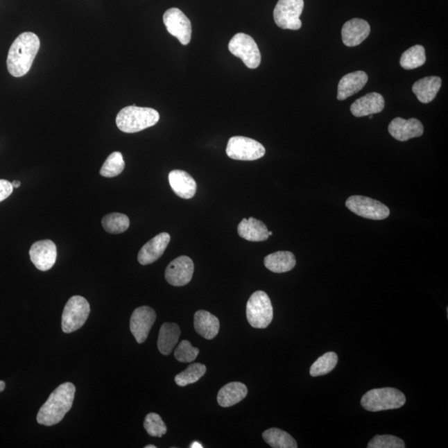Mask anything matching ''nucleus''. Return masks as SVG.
I'll return each mask as SVG.
<instances>
[{
	"label": "nucleus",
	"instance_id": "nucleus-7",
	"mask_svg": "<svg viewBox=\"0 0 448 448\" xmlns=\"http://www.w3.org/2000/svg\"><path fill=\"white\" fill-rule=\"evenodd\" d=\"M303 0H279L273 12L275 23L279 28L298 31L302 28Z\"/></svg>",
	"mask_w": 448,
	"mask_h": 448
},
{
	"label": "nucleus",
	"instance_id": "nucleus-38",
	"mask_svg": "<svg viewBox=\"0 0 448 448\" xmlns=\"http://www.w3.org/2000/svg\"><path fill=\"white\" fill-rule=\"evenodd\" d=\"M190 447L191 448H203V447L200 442H193L191 443V445H190Z\"/></svg>",
	"mask_w": 448,
	"mask_h": 448
},
{
	"label": "nucleus",
	"instance_id": "nucleus-16",
	"mask_svg": "<svg viewBox=\"0 0 448 448\" xmlns=\"http://www.w3.org/2000/svg\"><path fill=\"white\" fill-rule=\"evenodd\" d=\"M171 235L168 232L155 236L141 248L138 253V261L141 265H149L162 257L171 242Z\"/></svg>",
	"mask_w": 448,
	"mask_h": 448
},
{
	"label": "nucleus",
	"instance_id": "nucleus-39",
	"mask_svg": "<svg viewBox=\"0 0 448 448\" xmlns=\"http://www.w3.org/2000/svg\"><path fill=\"white\" fill-rule=\"evenodd\" d=\"M4 388H6V383L0 380V393L3 392Z\"/></svg>",
	"mask_w": 448,
	"mask_h": 448
},
{
	"label": "nucleus",
	"instance_id": "nucleus-3",
	"mask_svg": "<svg viewBox=\"0 0 448 448\" xmlns=\"http://www.w3.org/2000/svg\"><path fill=\"white\" fill-rule=\"evenodd\" d=\"M160 114L156 110L130 105L118 113L117 128L125 133H137L158 123Z\"/></svg>",
	"mask_w": 448,
	"mask_h": 448
},
{
	"label": "nucleus",
	"instance_id": "nucleus-13",
	"mask_svg": "<svg viewBox=\"0 0 448 448\" xmlns=\"http://www.w3.org/2000/svg\"><path fill=\"white\" fill-rule=\"evenodd\" d=\"M29 256L33 265L42 272L52 268L56 263L58 252L56 244L52 240H41L32 245Z\"/></svg>",
	"mask_w": 448,
	"mask_h": 448
},
{
	"label": "nucleus",
	"instance_id": "nucleus-22",
	"mask_svg": "<svg viewBox=\"0 0 448 448\" xmlns=\"http://www.w3.org/2000/svg\"><path fill=\"white\" fill-rule=\"evenodd\" d=\"M221 323L218 317L206 311H198L194 315V329L206 340H213L218 336Z\"/></svg>",
	"mask_w": 448,
	"mask_h": 448
},
{
	"label": "nucleus",
	"instance_id": "nucleus-28",
	"mask_svg": "<svg viewBox=\"0 0 448 448\" xmlns=\"http://www.w3.org/2000/svg\"><path fill=\"white\" fill-rule=\"evenodd\" d=\"M426 62L425 49L422 45H415L402 54L400 58V65L405 70L417 69Z\"/></svg>",
	"mask_w": 448,
	"mask_h": 448
},
{
	"label": "nucleus",
	"instance_id": "nucleus-6",
	"mask_svg": "<svg viewBox=\"0 0 448 448\" xmlns=\"http://www.w3.org/2000/svg\"><path fill=\"white\" fill-rule=\"evenodd\" d=\"M91 307L87 299L74 295L67 302L62 316V329L67 334L78 331L86 323Z\"/></svg>",
	"mask_w": 448,
	"mask_h": 448
},
{
	"label": "nucleus",
	"instance_id": "nucleus-1",
	"mask_svg": "<svg viewBox=\"0 0 448 448\" xmlns=\"http://www.w3.org/2000/svg\"><path fill=\"white\" fill-rule=\"evenodd\" d=\"M40 49V40L35 33H21L8 51L7 67L12 77L21 78L31 69Z\"/></svg>",
	"mask_w": 448,
	"mask_h": 448
},
{
	"label": "nucleus",
	"instance_id": "nucleus-31",
	"mask_svg": "<svg viewBox=\"0 0 448 448\" xmlns=\"http://www.w3.org/2000/svg\"><path fill=\"white\" fill-rule=\"evenodd\" d=\"M125 169L123 155L121 152H113L108 156L103 166H101L100 174L105 178H113L121 174Z\"/></svg>",
	"mask_w": 448,
	"mask_h": 448
},
{
	"label": "nucleus",
	"instance_id": "nucleus-25",
	"mask_svg": "<svg viewBox=\"0 0 448 448\" xmlns=\"http://www.w3.org/2000/svg\"><path fill=\"white\" fill-rule=\"evenodd\" d=\"M297 264L293 252L279 251L269 255L264 259V265L270 272L283 273L290 272Z\"/></svg>",
	"mask_w": 448,
	"mask_h": 448
},
{
	"label": "nucleus",
	"instance_id": "nucleus-10",
	"mask_svg": "<svg viewBox=\"0 0 448 448\" xmlns=\"http://www.w3.org/2000/svg\"><path fill=\"white\" fill-rule=\"evenodd\" d=\"M345 205L358 216L372 219V221H383L390 214V210L386 205L369 197L359 196L350 197Z\"/></svg>",
	"mask_w": 448,
	"mask_h": 448
},
{
	"label": "nucleus",
	"instance_id": "nucleus-2",
	"mask_svg": "<svg viewBox=\"0 0 448 448\" xmlns=\"http://www.w3.org/2000/svg\"><path fill=\"white\" fill-rule=\"evenodd\" d=\"M76 388L67 382L59 386L42 406L37 415L41 425L53 426L59 424L73 407Z\"/></svg>",
	"mask_w": 448,
	"mask_h": 448
},
{
	"label": "nucleus",
	"instance_id": "nucleus-35",
	"mask_svg": "<svg viewBox=\"0 0 448 448\" xmlns=\"http://www.w3.org/2000/svg\"><path fill=\"white\" fill-rule=\"evenodd\" d=\"M368 448H404L405 443L399 438L392 435H377L372 438Z\"/></svg>",
	"mask_w": 448,
	"mask_h": 448
},
{
	"label": "nucleus",
	"instance_id": "nucleus-14",
	"mask_svg": "<svg viewBox=\"0 0 448 448\" xmlns=\"http://www.w3.org/2000/svg\"><path fill=\"white\" fill-rule=\"evenodd\" d=\"M193 261L187 256H180L173 260L166 270V281L174 286H183L192 280Z\"/></svg>",
	"mask_w": 448,
	"mask_h": 448
},
{
	"label": "nucleus",
	"instance_id": "nucleus-18",
	"mask_svg": "<svg viewBox=\"0 0 448 448\" xmlns=\"http://www.w3.org/2000/svg\"><path fill=\"white\" fill-rule=\"evenodd\" d=\"M386 105L382 95L371 92L359 98L350 107V112L354 117H363L381 112Z\"/></svg>",
	"mask_w": 448,
	"mask_h": 448
},
{
	"label": "nucleus",
	"instance_id": "nucleus-24",
	"mask_svg": "<svg viewBox=\"0 0 448 448\" xmlns=\"http://www.w3.org/2000/svg\"><path fill=\"white\" fill-rule=\"evenodd\" d=\"M248 395V388L244 384L232 382L224 386L219 390L217 400L223 408L232 407L241 402Z\"/></svg>",
	"mask_w": 448,
	"mask_h": 448
},
{
	"label": "nucleus",
	"instance_id": "nucleus-41",
	"mask_svg": "<svg viewBox=\"0 0 448 448\" xmlns=\"http://www.w3.org/2000/svg\"><path fill=\"white\" fill-rule=\"evenodd\" d=\"M268 235L272 236L273 235V232L268 231Z\"/></svg>",
	"mask_w": 448,
	"mask_h": 448
},
{
	"label": "nucleus",
	"instance_id": "nucleus-21",
	"mask_svg": "<svg viewBox=\"0 0 448 448\" xmlns=\"http://www.w3.org/2000/svg\"><path fill=\"white\" fill-rule=\"evenodd\" d=\"M241 238L250 242H264L269 238L268 227L255 218H243L238 226Z\"/></svg>",
	"mask_w": 448,
	"mask_h": 448
},
{
	"label": "nucleus",
	"instance_id": "nucleus-27",
	"mask_svg": "<svg viewBox=\"0 0 448 448\" xmlns=\"http://www.w3.org/2000/svg\"><path fill=\"white\" fill-rule=\"evenodd\" d=\"M264 441L273 448H297L298 443L289 433L279 429L266 430L263 433Z\"/></svg>",
	"mask_w": 448,
	"mask_h": 448
},
{
	"label": "nucleus",
	"instance_id": "nucleus-5",
	"mask_svg": "<svg viewBox=\"0 0 448 448\" xmlns=\"http://www.w3.org/2000/svg\"><path fill=\"white\" fill-rule=\"evenodd\" d=\"M246 314L251 327L267 328L273 319V307L268 295L263 291H255L247 303Z\"/></svg>",
	"mask_w": 448,
	"mask_h": 448
},
{
	"label": "nucleus",
	"instance_id": "nucleus-36",
	"mask_svg": "<svg viewBox=\"0 0 448 448\" xmlns=\"http://www.w3.org/2000/svg\"><path fill=\"white\" fill-rule=\"evenodd\" d=\"M12 190H14V187H12L10 181L0 180V203L10 197L12 193Z\"/></svg>",
	"mask_w": 448,
	"mask_h": 448
},
{
	"label": "nucleus",
	"instance_id": "nucleus-37",
	"mask_svg": "<svg viewBox=\"0 0 448 448\" xmlns=\"http://www.w3.org/2000/svg\"><path fill=\"white\" fill-rule=\"evenodd\" d=\"M11 184L12 185V187L16 188V189L19 188L20 186H21V182L19 181V180H14V181L12 182Z\"/></svg>",
	"mask_w": 448,
	"mask_h": 448
},
{
	"label": "nucleus",
	"instance_id": "nucleus-33",
	"mask_svg": "<svg viewBox=\"0 0 448 448\" xmlns=\"http://www.w3.org/2000/svg\"><path fill=\"white\" fill-rule=\"evenodd\" d=\"M144 428L151 437L162 438L167 433L166 424L162 417L155 413L147 414L144 422Z\"/></svg>",
	"mask_w": 448,
	"mask_h": 448
},
{
	"label": "nucleus",
	"instance_id": "nucleus-19",
	"mask_svg": "<svg viewBox=\"0 0 448 448\" xmlns=\"http://www.w3.org/2000/svg\"><path fill=\"white\" fill-rule=\"evenodd\" d=\"M169 181L173 191L179 197L189 200L196 196V181L189 173L180 170L172 171L169 174Z\"/></svg>",
	"mask_w": 448,
	"mask_h": 448
},
{
	"label": "nucleus",
	"instance_id": "nucleus-30",
	"mask_svg": "<svg viewBox=\"0 0 448 448\" xmlns=\"http://www.w3.org/2000/svg\"><path fill=\"white\" fill-rule=\"evenodd\" d=\"M206 366L200 363H192L187 369L175 376V383L180 387H184L196 383L206 373Z\"/></svg>",
	"mask_w": 448,
	"mask_h": 448
},
{
	"label": "nucleus",
	"instance_id": "nucleus-32",
	"mask_svg": "<svg viewBox=\"0 0 448 448\" xmlns=\"http://www.w3.org/2000/svg\"><path fill=\"white\" fill-rule=\"evenodd\" d=\"M338 363V356L335 352H328L319 357L311 365L310 374L312 377H318L327 374L335 369Z\"/></svg>",
	"mask_w": 448,
	"mask_h": 448
},
{
	"label": "nucleus",
	"instance_id": "nucleus-17",
	"mask_svg": "<svg viewBox=\"0 0 448 448\" xmlns=\"http://www.w3.org/2000/svg\"><path fill=\"white\" fill-rule=\"evenodd\" d=\"M370 33V24L365 20L353 19L342 28V40L345 46H356L363 43Z\"/></svg>",
	"mask_w": 448,
	"mask_h": 448
},
{
	"label": "nucleus",
	"instance_id": "nucleus-11",
	"mask_svg": "<svg viewBox=\"0 0 448 448\" xmlns=\"http://www.w3.org/2000/svg\"><path fill=\"white\" fill-rule=\"evenodd\" d=\"M163 21L167 31L177 37L181 44H189L192 36V25L183 12L177 8H170L164 12Z\"/></svg>",
	"mask_w": 448,
	"mask_h": 448
},
{
	"label": "nucleus",
	"instance_id": "nucleus-26",
	"mask_svg": "<svg viewBox=\"0 0 448 448\" xmlns=\"http://www.w3.org/2000/svg\"><path fill=\"white\" fill-rule=\"evenodd\" d=\"M180 329L175 323H164L160 327L158 338V349L164 356H168L178 344Z\"/></svg>",
	"mask_w": 448,
	"mask_h": 448
},
{
	"label": "nucleus",
	"instance_id": "nucleus-29",
	"mask_svg": "<svg viewBox=\"0 0 448 448\" xmlns=\"http://www.w3.org/2000/svg\"><path fill=\"white\" fill-rule=\"evenodd\" d=\"M104 230L112 234H119L130 227V219L126 214L112 213L105 215L101 221Z\"/></svg>",
	"mask_w": 448,
	"mask_h": 448
},
{
	"label": "nucleus",
	"instance_id": "nucleus-23",
	"mask_svg": "<svg viewBox=\"0 0 448 448\" xmlns=\"http://www.w3.org/2000/svg\"><path fill=\"white\" fill-rule=\"evenodd\" d=\"M442 87V80L436 76L418 80L413 84V92L418 101L428 104L437 96Z\"/></svg>",
	"mask_w": 448,
	"mask_h": 448
},
{
	"label": "nucleus",
	"instance_id": "nucleus-15",
	"mask_svg": "<svg viewBox=\"0 0 448 448\" xmlns=\"http://www.w3.org/2000/svg\"><path fill=\"white\" fill-rule=\"evenodd\" d=\"M424 126L420 121L411 118L405 120L397 117L388 126V132L399 141H407L410 139L420 137L424 134Z\"/></svg>",
	"mask_w": 448,
	"mask_h": 448
},
{
	"label": "nucleus",
	"instance_id": "nucleus-9",
	"mask_svg": "<svg viewBox=\"0 0 448 448\" xmlns=\"http://www.w3.org/2000/svg\"><path fill=\"white\" fill-rule=\"evenodd\" d=\"M226 153L228 157L232 160L252 162L264 157L266 150L264 146L255 139L234 137L227 142Z\"/></svg>",
	"mask_w": 448,
	"mask_h": 448
},
{
	"label": "nucleus",
	"instance_id": "nucleus-20",
	"mask_svg": "<svg viewBox=\"0 0 448 448\" xmlns=\"http://www.w3.org/2000/svg\"><path fill=\"white\" fill-rule=\"evenodd\" d=\"M368 82V76L363 71L346 74L341 79L338 85L337 99L343 101L347 99L362 89Z\"/></svg>",
	"mask_w": 448,
	"mask_h": 448
},
{
	"label": "nucleus",
	"instance_id": "nucleus-4",
	"mask_svg": "<svg viewBox=\"0 0 448 448\" xmlns=\"http://www.w3.org/2000/svg\"><path fill=\"white\" fill-rule=\"evenodd\" d=\"M405 403V395L394 388H374L367 392L361 399L362 407L370 412L398 409Z\"/></svg>",
	"mask_w": 448,
	"mask_h": 448
},
{
	"label": "nucleus",
	"instance_id": "nucleus-8",
	"mask_svg": "<svg viewBox=\"0 0 448 448\" xmlns=\"http://www.w3.org/2000/svg\"><path fill=\"white\" fill-rule=\"evenodd\" d=\"M228 49L234 56L242 59L248 69H255L261 63V53L255 40L245 33H236L228 44Z\"/></svg>",
	"mask_w": 448,
	"mask_h": 448
},
{
	"label": "nucleus",
	"instance_id": "nucleus-34",
	"mask_svg": "<svg viewBox=\"0 0 448 448\" xmlns=\"http://www.w3.org/2000/svg\"><path fill=\"white\" fill-rule=\"evenodd\" d=\"M200 354V350L193 347L189 341H182L176 348L175 357L182 363H192Z\"/></svg>",
	"mask_w": 448,
	"mask_h": 448
},
{
	"label": "nucleus",
	"instance_id": "nucleus-12",
	"mask_svg": "<svg viewBox=\"0 0 448 448\" xmlns=\"http://www.w3.org/2000/svg\"><path fill=\"white\" fill-rule=\"evenodd\" d=\"M156 320V313L150 307H141L135 309L130 317V329L137 343L142 344L149 336Z\"/></svg>",
	"mask_w": 448,
	"mask_h": 448
},
{
	"label": "nucleus",
	"instance_id": "nucleus-40",
	"mask_svg": "<svg viewBox=\"0 0 448 448\" xmlns=\"http://www.w3.org/2000/svg\"><path fill=\"white\" fill-rule=\"evenodd\" d=\"M145 448H156V446H155V445H148V446H146Z\"/></svg>",
	"mask_w": 448,
	"mask_h": 448
}]
</instances>
